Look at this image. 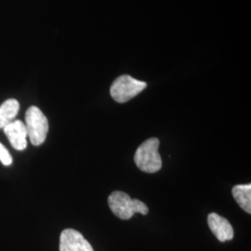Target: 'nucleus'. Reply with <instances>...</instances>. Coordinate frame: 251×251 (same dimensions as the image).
Masks as SVG:
<instances>
[{
    "instance_id": "obj_1",
    "label": "nucleus",
    "mask_w": 251,
    "mask_h": 251,
    "mask_svg": "<svg viewBox=\"0 0 251 251\" xmlns=\"http://www.w3.org/2000/svg\"><path fill=\"white\" fill-rule=\"evenodd\" d=\"M108 205L112 212L121 220H129L135 213L146 215L149 212L148 206L144 202L132 199L121 191H115L109 196Z\"/></svg>"
},
{
    "instance_id": "obj_8",
    "label": "nucleus",
    "mask_w": 251,
    "mask_h": 251,
    "mask_svg": "<svg viewBox=\"0 0 251 251\" xmlns=\"http://www.w3.org/2000/svg\"><path fill=\"white\" fill-rule=\"evenodd\" d=\"M20 103L15 99L7 100L0 105V128H4L11 123L17 116Z\"/></svg>"
},
{
    "instance_id": "obj_5",
    "label": "nucleus",
    "mask_w": 251,
    "mask_h": 251,
    "mask_svg": "<svg viewBox=\"0 0 251 251\" xmlns=\"http://www.w3.org/2000/svg\"><path fill=\"white\" fill-rule=\"evenodd\" d=\"M60 251H94L79 232L74 229H65L60 236Z\"/></svg>"
},
{
    "instance_id": "obj_4",
    "label": "nucleus",
    "mask_w": 251,
    "mask_h": 251,
    "mask_svg": "<svg viewBox=\"0 0 251 251\" xmlns=\"http://www.w3.org/2000/svg\"><path fill=\"white\" fill-rule=\"evenodd\" d=\"M146 87L147 84L144 81L138 80L130 75H124L117 77L113 82L110 89V93L112 98L117 102L124 103L134 98Z\"/></svg>"
},
{
    "instance_id": "obj_6",
    "label": "nucleus",
    "mask_w": 251,
    "mask_h": 251,
    "mask_svg": "<svg viewBox=\"0 0 251 251\" xmlns=\"http://www.w3.org/2000/svg\"><path fill=\"white\" fill-rule=\"evenodd\" d=\"M4 132L9 139L11 146L18 151L26 148L27 130L25 124L21 120H13L4 128Z\"/></svg>"
},
{
    "instance_id": "obj_9",
    "label": "nucleus",
    "mask_w": 251,
    "mask_h": 251,
    "mask_svg": "<svg viewBox=\"0 0 251 251\" xmlns=\"http://www.w3.org/2000/svg\"><path fill=\"white\" fill-rule=\"evenodd\" d=\"M232 194L237 204L247 213H251V184L235 185L232 190Z\"/></svg>"
},
{
    "instance_id": "obj_2",
    "label": "nucleus",
    "mask_w": 251,
    "mask_h": 251,
    "mask_svg": "<svg viewBox=\"0 0 251 251\" xmlns=\"http://www.w3.org/2000/svg\"><path fill=\"white\" fill-rule=\"evenodd\" d=\"M159 140L151 138L139 146L135 152L136 166L146 173H155L162 168V159L159 152Z\"/></svg>"
},
{
    "instance_id": "obj_7",
    "label": "nucleus",
    "mask_w": 251,
    "mask_h": 251,
    "mask_svg": "<svg viewBox=\"0 0 251 251\" xmlns=\"http://www.w3.org/2000/svg\"><path fill=\"white\" fill-rule=\"evenodd\" d=\"M207 224L219 241L225 242L233 239L234 234L233 227L229 221L224 217L214 212L210 213L207 217Z\"/></svg>"
},
{
    "instance_id": "obj_10",
    "label": "nucleus",
    "mask_w": 251,
    "mask_h": 251,
    "mask_svg": "<svg viewBox=\"0 0 251 251\" xmlns=\"http://www.w3.org/2000/svg\"><path fill=\"white\" fill-rule=\"evenodd\" d=\"M0 161L4 166H9L12 163V156L8 149L0 143Z\"/></svg>"
},
{
    "instance_id": "obj_3",
    "label": "nucleus",
    "mask_w": 251,
    "mask_h": 251,
    "mask_svg": "<svg viewBox=\"0 0 251 251\" xmlns=\"http://www.w3.org/2000/svg\"><path fill=\"white\" fill-rule=\"evenodd\" d=\"M25 126L31 144L38 146L45 142L49 131V122L39 108L31 106L27 109Z\"/></svg>"
}]
</instances>
